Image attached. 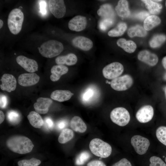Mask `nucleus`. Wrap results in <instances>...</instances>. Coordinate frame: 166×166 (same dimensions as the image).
I'll list each match as a JSON object with an SVG mask.
<instances>
[{
    "label": "nucleus",
    "mask_w": 166,
    "mask_h": 166,
    "mask_svg": "<svg viewBox=\"0 0 166 166\" xmlns=\"http://www.w3.org/2000/svg\"><path fill=\"white\" fill-rule=\"evenodd\" d=\"M7 147L14 152L20 154H25L31 152L34 145L28 138L22 136H14L6 140Z\"/></svg>",
    "instance_id": "nucleus-1"
},
{
    "label": "nucleus",
    "mask_w": 166,
    "mask_h": 166,
    "mask_svg": "<svg viewBox=\"0 0 166 166\" xmlns=\"http://www.w3.org/2000/svg\"><path fill=\"white\" fill-rule=\"evenodd\" d=\"M38 49L42 56L52 58L59 55L62 52L63 46L61 42L51 40L44 42Z\"/></svg>",
    "instance_id": "nucleus-2"
},
{
    "label": "nucleus",
    "mask_w": 166,
    "mask_h": 166,
    "mask_svg": "<svg viewBox=\"0 0 166 166\" xmlns=\"http://www.w3.org/2000/svg\"><path fill=\"white\" fill-rule=\"evenodd\" d=\"M89 148L93 154L101 158L108 157L112 152V148L109 144L97 138H94L90 141Z\"/></svg>",
    "instance_id": "nucleus-3"
},
{
    "label": "nucleus",
    "mask_w": 166,
    "mask_h": 166,
    "mask_svg": "<svg viewBox=\"0 0 166 166\" xmlns=\"http://www.w3.org/2000/svg\"><path fill=\"white\" fill-rule=\"evenodd\" d=\"M24 14L19 9L15 8L9 13L8 25L10 32L14 34H18L21 30L24 20Z\"/></svg>",
    "instance_id": "nucleus-4"
},
{
    "label": "nucleus",
    "mask_w": 166,
    "mask_h": 166,
    "mask_svg": "<svg viewBox=\"0 0 166 166\" xmlns=\"http://www.w3.org/2000/svg\"><path fill=\"white\" fill-rule=\"evenodd\" d=\"M110 118L114 123L121 126H124L129 122L130 114L128 110L122 107L113 109L110 113Z\"/></svg>",
    "instance_id": "nucleus-5"
},
{
    "label": "nucleus",
    "mask_w": 166,
    "mask_h": 166,
    "mask_svg": "<svg viewBox=\"0 0 166 166\" xmlns=\"http://www.w3.org/2000/svg\"><path fill=\"white\" fill-rule=\"evenodd\" d=\"M131 143L136 153L140 155L145 154L150 145L147 138L140 135H135L131 139Z\"/></svg>",
    "instance_id": "nucleus-6"
},
{
    "label": "nucleus",
    "mask_w": 166,
    "mask_h": 166,
    "mask_svg": "<svg viewBox=\"0 0 166 166\" xmlns=\"http://www.w3.org/2000/svg\"><path fill=\"white\" fill-rule=\"evenodd\" d=\"M133 83L132 77L129 75L125 74L113 79L111 81V86L117 91L126 90L129 89Z\"/></svg>",
    "instance_id": "nucleus-7"
},
{
    "label": "nucleus",
    "mask_w": 166,
    "mask_h": 166,
    "mask_svg": "<svg viewBox=\"0 0 166 166\" xmlns=\"http://www.w3.org/2000/svg\"><path fill=\"white\" fill-rule=\"evenodd\" d=\"M124 69L123 65L121 63L115 62L105 66L102 70L104 77L108 79H113L120 76Z\"/></svg>",
    "instance_id": "nucleus-8"
},
{
    "label": "nucleus",
    "mask_w": 166,
    "mask_h": 166,
    "mask_svg": "<svg viewBox=\"0 0 166 166\" xmlns=\"http://www.w3.org/2000/svg\"><path fill=\"white\" fill-rule=\"evenodd\" d=\"M48 5L51 13L56 18L63 17L66 12V7L63 0H49Z\"/></svg>",
    "instance_id": "nucleus-9"
},
{
    "label": "nucleus",
    "mask_w": 166,
    "mask_h": 166,
    "mask_svg": "<svg viewBox=\"0 0 166 166\" xmlns=\"http://www.w3.org/2000/svg\"><path fill=\"white\" fill-rule=\"evenodd\" d=\"M154 113L153 107L149 105L141 107L137 112L136 117L140 122L145 123L148 122L152 118Z\"/></svg>",
    "instance_id": "nucleus-10"
},
{
    "label": "nucleus",
    "mask_w": 166,
    "mask_h": 166,
    "mask_svg": "<svg viewBox=\"0 0 166 166\" xmlns=\"http://www.w3.org/2000/svg\"><path fill=\"white\" fill-rule=\"evenodd\" d=\"M16 61L18 64L28 72L34 73L38 70V63L34 60L20 55L16 58Z\"/></svg>",
    "instance_id": "nucleus-11"
},
{
    "label": "nucleus",
    "mask_w": 166,
    "mask_h": 166,
    "mask_svg": "<svg viewBox=\"0 0 166 166\" xmlns=\"http://www.w3.org/2000/svg\"><path fill=\"white\" fill-rule=\"evenodd\" d=\"M0 88L4 91L10 93L14 91L16 87L17 81L14 76L10 74L5 73L2 77Z\"/></svg>",
    "instance_id": "nucleus-12"
},
{
    "label": "nucleus",
    "mask_w": 166,
    "mask_h": 166,
    "mask_svg": "<svg viewBox=\"0 0 166 166\" xmlns=\"http://www.w3.org/2000/svg\"><path fill=\"white\" fill-rule=\"evenodd\" d=\"M39 76L35 73H24L20 75L18 78L19 84L23 86H29L37 83Z\"/></svg>",
    "instance_id": "nucleus-13"
},
{
    "label": "nucleus",
    "mask_w": 166,
    "mask_h": 166,
    "mask_svg": "<svg viewBox=\"0 0 166 166\" xmlns=\"http://www.w3.org/2000/svg\"><path fill=\"white\" fill-rule=\"evenodd\" d=\"M87 23L86 18L81 15H77L72 18L68 23V26L70 30L79 32L85 29Z\"/></svg>",
    "instance_id": "nucleus-14"
},
{
    "label": "nucleus",
    "mask_w": 166,
    "mask_h": 166,
    "mask_svg": "<svg viewBox=\"0 0 166 166\" xmlns=\"http://www.w3.org/2000/svg\"><path fill=\"white\" fill-rule=\"evenodd\" d=\"M53 101L48 98L40 97L37 99L34 104V107L36 112L44 114L47 113Z\"/></svg>",
    "instance_id": "nucleus-15"
},
{
    "label": "nucleus",
    "mask_w": 166,
    "mask_h": 166,
    "mask_svg": "<svg viewBox=\"0 0 166 166\" xmlns=\"http://www.w3.org/2000/svg\"><path fill=\"white\" fill-rule=\"evenodd\" d=\"M137 57L139 60L151 66L155 65L158 61V57L156 54L145 50L140 51Z\"/></svg>",
    "instance_id": "nucleus-16"
},
{
    "label": "nucleus",
    "mask_w": 166,
    "mask_h": 166,
    "mask_svg": "<svg viewBox=\"0 0 166 166\" xmlns=\"http://www.w3.org/2000/svg\"><path fill=\"white\" fill-rule=\"evenodd\" d=\"M72 42L74 46L85 51L91 49L93 45L91 40L82 36L76 37L73 39Z\"/></svg>",
    "instance_id": "nucleus-17"
},
{
    "label": "nucleus",
    "mask_w": 166,
    "mask_h": 166,
    "mask_svg": "<svg viewBox=\"0 0 166 166\" xmlns=\"http://www.w3.org/2000/svg\"><path fill=\"white\" fill-rule=\"evenodd\" d=\"M99 96V93L97 88L90 86L86 88L82 93L81 99L85 104L90 103L95 101Z\"/></svg>",
    "instance_id": "nucleus-18"
},
{
    "label": "nucleus",
    "mask_w": 166,
    "mask_h": 166,
    "mask_svg": "<svg viewBox=\"0 0 166 166\" xmlns=\"http://www.w3.org/2000/svg\"><path fill=\"white\" fill-rule=\"evenodd\" d=\"M68 71V69L65 66L60 65H54L51 69L50 79L53 81H57L62 75L66 73Z\"/></svg>",
    "instance_id": "nucleus-19"
},
{
    "label": "nucleus",
    "mask_w": 166,
    "mask_h": 166,
    "mask_svg": "<svg viewBox=\"0 0 166 166\" xmlns=\"http://www.w3.org/2000/svg\"><path fill=\"white\" fill-rule=\"evenodd\" d=\"M73 94L69 90H57L52 93L50 97L54 100L63 102L69 100Z\"/></svg>",
    "instance_id": "nucleus-20"
},
{
    "label": "nucleus",
    "mask_w": 166,
    "mask_h": 166,
    "mask_svg": "<svg viewBox=\"0 0 166 166\" xmlns=\"http://www.w3.org/2000/svg\"><path fill=\"white\" fill-rule=\"evenodd\" d=\"M98 15L104 18L113 19L115 14L112 6L109 4L102 5L97 11Z\"/></svg>",
    "instance_id": "nucleus-21"
},
{
    "label": "nucleus",
    "mask_w": 166,
    "mask_h": 166,
    "mask_svg": "<svg viewBox=\"0 0 166 166\" xmlns=\"http://www.w3.org/2000/svg\"><path fill=\"white\" fill-rule=\"evenodd\" d=\"M77 61V57L73 53H69L65 56H58L55 60V62L57 65L66 64L68 65L75 64Z\"/></svg>",
    "instance_id": "nucleus-22"
},
{
    "label": "nucleus",
    "mask_w": 166,
    "mask_h": 166,
    "mask_svg": "<svg viewBox=\"0 0 166 166\" xmlns=\"http://www.w3.org/2000/svg\"><path fill=\"white\" fill-rule=\"evenodd\" d=\"M71 128L75 131L80 133L85 132L87 129V126L80 117L75 116L70 121Z\"/></svg>",
    "instance_id": "nucleus-23"
},
{
    "label": "nucleus",
    "mask_w": 166,
    "mask_h": 166,
    "mask_svg": "<svg viewBox=\"0 0 166 166\" xmlns=\"http://www.w3.org/2000/svg\"><path fill=\"white\" fill-rule=\"evenodd\" d=\"M115 10L118 15L122 18H127L130 14L128 3L127 0L119 1L115 7Z\"/></svg>",
    "instance_id": "nucleus-24"
},
{
    "label": "nucleus",
    "mask_w": 166,
    "mask_h": 166,
    "mask_svg": "<svg viewBox=\"0 0 166 166\" xmlns=\"http://www.w3.org/2000/svg\"><path fill=\"white\" fill-rule=\"evenodd\" d=\"M27 118L30 124L35 128H40L44 124L41 117L36 112H30L27 116Z\"/></svg>",
    "instance_id": "nucleus-25"
},
{
    "label": "nucleus",
    "mask_w": 166,
    "mask_h": 166,
    "mask_svg": "<svg viewBox=\"0 0 166 166\" xmlns=\"http://www.w3.org/2000/svg\"><path fill=\"white\" fill-rule=\"evenodd\" d=\"M117 44L118 46L129 53L134 52L136 48V45L134 42L131 40L127 41L124 38L118 39Z\"/></svg>",
    "instance_id": "nucleus-26"
},
{
    "label": "nucleus",
    "mask_w": 166,
    "mask_h": 166,
    "mask_svg": "<svg viewBox=\"0 0 166 166\" xmlns=\"http://www.w3.org/2000/svg\"><path fill=\"white\" fill-rule=\"evenodd\" d=\"M160 22V19L158 17L155 15L149 16L144 21V28L146 30H149L159 25Z\"/></svg>",
    "instance_id": "nucleus-27"
},
{
    "label": "nucleus",
    "mask_w": 166,
    "mask_h": 166,
    "mask_svg": "<svg viewBox=\"0 0 166 166\" xmlns=\"http://www.w3.org/2000/svg\"><path fill=\"white\" fill-rule=\"evenodd\" d=\"M142 1L145 4V6L149 12L152 14H157L160 13L162 6L160 3L153 0H143Z\"/></svg>",
    "instance_id": "nucleus-28"
},
{
    "label": "nucleus",
    "mask_w": 166,
    "mask_h": 166,
    "mask_svg": "<svg viewBox=\"0 0 166 166\" xmlns=\"http://www.w3.org/2000/svg\"><path fill=\"white\" fill-rule=\"evenodd\" d=\"M128 34L131 38L135 36L144 37L146 35L147 32L144 27L137 25L130 27L128 30Z\"/></svg>",
    "instance_id": "nucleus-29"
},
{
    "label": "nucleus",
    "mask_w": 166,
    "mask_h": 166,
    "mask_svg": "<svg viewBox=\"0 0 166 166\" xmlns=\"http://www.w3.org/2000/svg\"><path fill=\"white\" fill-rule=\"evenodd\" d=\"M127 28L126 24L123 22L118 24L117 27L110 30L108 33V35L112 37H119L122 35Z\"/></svg>",
    "instance_id": "nucleus-30"
},
{
    "label": "nucleus",
    "mask_w": 166,
    "mask_h": 166,
    "mask_svg": "<svg viewBox=\"0 0 166 166\" xmlns=\"http://www.w3.org/2000/svg\"><path fill=\"white\" fill-rule=\"evenodd\" d=\"M74 133L73 131L69 128L63 129L60 133L58 140L61 144H64L68 142L73 137Z\"/></svg>",
    "instance_id": "nucleus-31"
},
{
    "label": "nucleus",
    "mask_w": 166,
    "mask_h": 166,
    "mask_svg": "<svg viewBox=\"0 0 166 166\" xmlns=\"http://www.w3.org/2000/svg\"><path fill=\"white\" fill-rule=\"evenodd\" d=\"M165 35L159 34L154 36L149 42L150 46L153 48L158 47L161 45L166 41Z\"/></svg>",
    "instance_id": "nucleus-32"
},
{
    "label": "nucleus",
    "mask_w": 166,
    "mask_h": 166,
    "mask_svg": "<svg viewBox=\"0 0 166 166\" xmlns=\"http://www.w3.org/2000/svg\"><path fill=\"white\" fill-rule=\"evenodd\" d=\"M156 134L158 140L166 146V127H159L156 130Z\"/></svg>",
    "instance_id": "nucleus-33"
},
{
    "label": "nucleus",
    "mask_w": 166,
    "mask_h": 166,
    "mask_svg": "<svg viewBox=\"0 0 166 166\" xmlns=\"http://www.w3.org/2000/svg\"><path fill=\"white\" fill-rule=\"evenodd\" d=\"M41 163V161L35 158L29 160H23L18 162V166H38Z\"/></svg>",
    "instance_id": "nucleus-34"
},
{
    "label": "nucleus",
    "mask_w": 166,
    "mask_h": 166,
    "mask_svg": "<svg viewBox=\"0 0 166 166\" xmlns=\"http://www.w3.org/2000/svg\"><path fill=\"white\" fill-rule=\"evenodd\" d=\"M7 118L9 122L13 124H18L21 120L20 114L14 110H10L8 112Z\"/></svg>",
    "instance_id": "nucleus-35"
},
{
    "label": "nucleus",
    "mask_w": 166,
    "mask_h": 166,
    "mask_svg": "<svg viewBox=\"0 0 166 166\" xmlns=\"http://www.w3.org/2000/svg\"><path fill=\"white\" fill-rule=\"evenodd\" d=\"M148 166H166V163L160 157L152 156L149 158Z\"/></svg>",
    "instance_id": "nucleus-36"
},
{
    "label": "nucleus",
    "mask_w": 166,
    "mask_h": 166,
    "mask_svg": "<svg viewBox=\"0 0 166 166\" xmlns=\"http://www.w3.org/2000/svg\"><path fill=\"white\" fill-rule=\"evenodd\" d=\"M90 155L88 152L84 151L81 153L77 156L75 161L77 165H83L89 158Z\"/></svg>",
    "instance_id": "nucleus-37"
},
{
    "label": "nucleus",
    "mask_w": 166,
    "mask_h": 166,
    "mask_svg": "<svg viewBox=\"0 0 166 166\" xmlns=\"http://www.w3.org/2000/svg\"><path fill=\"white\" fill-rule=\"evenodd\" d=\"M111 166H133V165L128 159L124 158L114 163Z\"/></svg>",
    "instance_id": "nucleus-38"
},
{
    "label": "nucleus",
    "mask_w": 166,
    "mask_h": 166,
    "mask_svg": "<svg viewBox=\"0 0 166 166\" xmlns=\"http://www.w3.org/2000/svg\"><path fill=\"white\" fill-rule=\"evenodd\" d=\"M113 22V19L104 18L101 23V29L102 30H105L112 25Z\"/></svg>",
    "instance_id": "nucleus-39"
},
{
    "label": "nucleus",
    "mask_w": 166,
    "mask_h": 166,
    "mask_svg": "<svg viewBox=\"0 0 166 166\" xmlns=\"http://www.w3.org/2000/svg\"><path fill=\"white\" fill-rule=\"evenodd\" d=\"M149 13L146 11H142L139 12L135 14L134 17L138 19L143 20L145 19L149 16Z\"/></svg>",
    "instance_id": "nucleus-40"
},
{
    "label": "nucleus",
    "mask_w": 166,
    "mask_h": 166,
    "mask_svg": "<svg viewBox=\"0 0 166 166\" xmlns=\"http://www.w3.org/2000/svg\"><path fill=\"white\" fill-rule=\"evenodd\" d=\"M8 103V100L6 96L1 94L0 97V106L2 109L5 108Z\"/></svg>",
    "instance_id": "nucleus-41"
},
{
    "label": "nucleus",
    "mask_w": 166,
    "mask_h": 166,
    "mask_svg": "<svg viewBox=\"0 0 166 166\" xmlns=\"http://www.w3.org/2000/svg\"><path fill=\"white\" fill-rule=\"evenodd\" d=\"M87 166H106L102 161L99 160H93L89 162Z\"/></svg>",
    "instance_id": "nucleus-42"
},
{
    "label": "nucleus",
    "mask_w": 166,
    "mask_h": 166,
    "mask_svg": "<svg viewBox=\"0 0 166 166\" xmlns=\"http://www.w3.org/2000/svg\"><path fill=\"white\" fill-rule=\"evenodd\" d=\"M40 12L42 14L45 15L46 14V4L45 1H40L39 3Z\"/></svg>",
    "instance_id": "nucleus-43"
},
{
    "label": "nucleus",
    "mask_w": 166,
    "mask_h": 166,
    "mask_svg": "<svg viewBox=\"0 0 166 166\" xmlns=\"http://www.w3.org/2000/svg\"><path fill=\"white\" fill-rule=\"evenodd\" d=\"M45 122L47 128L50 130L53 129V123L51 119L49 117L45 118Z\"/></svg>",
    "instance_id": "nucleus-44"
},
{
    "label": "nucleus",
    "mask_w": 166,
    "mask_h": 166,
    "mask_svg": "<svg viewBox=\"0 0 166 166\" xmlns=\"http://www.w3.org/2000/svg\"><path fill=\"white\" fill-rule=\"evenodd\" d=\"M67 123V122L65 120L60 121L57 123V127L59 129H62L65 127Z\"/></svg>",
    "instance_id": "nucleus-45"
},
{
    "label": "nucleus",
    "mask_w": 166,
    "mask_h": 166,
    "mask_svg": "<svg viewBox=\"0 0 166 166\" xmlns=\"http://www.w3.org/2000/svg\"><path fill=\"white\" fill-rule=\"evenodd\" d=\"M5 115L3 112L1 110L0 111V124H1L4 121Z\"/></svg>",
    "instance_id": "nucleus-46"
},
{
    "label": "nucleus",
    "mask_w": 166,
    "mask_h": 166,
    "mask_svg": "<svg viewBox=\"0 0 166 166\" xmlns=\"http://www.w3.org/2000/svg\"><path fill=\"white\" fill-rule=\"evenodd\" d=\"M162 62L164 67L166 70V56L163 57Z\"/></svg>",
    "instance_id": "nucleus-47"
},
{
    "label": "nucleus",
    "mask_w": 166,
    "mask_h": 166,
    "mask_svg": "<svg viewBox=\"0 0 166 166\" xmlns=\"http://www.w3.org/2000/svg\"><path fill=\"white\" fill-rule=\"evenodd\" d=\"M3 24V21L1 20H0V28L1 29L2 26Z\"/></svg>",
    "instance_id": "nucleus-48"
},
{
    "label": "nucleus",
    "mask_w": 166,
    "mask_h": 166,
    "mask_svg": "<svg viewBox=\"0 0 166 166\" xmlns=\"http://www.w3.org/2000/svg\"><path fill=\"white\" fill-rule=\"evenodd\" d=\"M163 78L164 80L166 81V73L164 74L163 76Z\"/></svg>",
    "instance_id": "nucleus-49"
},
{
    "label": "nucleus",
    "mask_w": 166,
    "mask_h": 166,
    "mask_svg": "<svg viewBox=\"0 0 166 166\" xmlns=\"http://www.w3.org/2000/svg\"><path fill=\"white\" fill-rule=\"evenodd\" d=\"M164 92H165V97H166V86L165 87V88H164Z\"/></svg>",
    "instance_id": "nucleus-50"
},
{
    "label": "nucleus",
    "mask_w": 166,
    "mask_h": 166,
    "mask_svg": "<svg viewBox=\"0 0 166 166\" xmlns=\"http://www.w3.org/2000/svg\"><path fill=\"white\" fill-rule=\"evenodd\" d=\"M154 2H160L162 1V0H153Z\"/></svg>",
    "instance_id": "nucleus-51"
},
{
    "label": "nucleus",
    "mask_w": 166,
    "mask_h": 166,
    "mask_svg": "<svg viewBox=\"0 0 166 166\" xmlns=\"http://www.w3.org/2000/svg\"><path fill=\"white\" fill-rule=\"evenodd\" d=\"M164 160H165V162L166 163V156Z\"/></svg>",
    "instance_id": "nucleus-52"
},
{
    "label": "nucleus",
    "mask_w": 166,
    "mask_h": 166,
    "mask_svg": "<svg viewBox=\"0 0 166 166\" xmlns=\"http://www.w3.org/2000/svg\"><path fill=\"white\" fill-rule=\"evenodd\" d=\"M165 6H166V1H165Z\"/></svg>",
    "instance_id": "nucleus-53"
}]
</instances>
